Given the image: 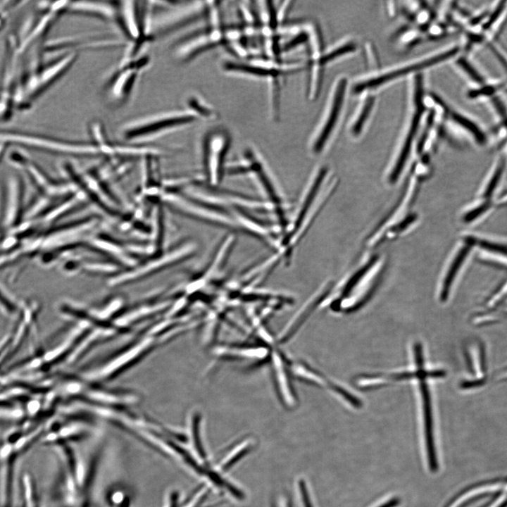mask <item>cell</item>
I'll return each mask as SVG.
<instances>
[{
  "label": "cell",
  "instance_id": "cell-1",
  "mask_svg": "<svg viewBox=\"0 0 507 507\" xmlns=\"http://www.w3.org/2000/svg\"><path fill=\"white\" fill-rule=\"evenodd\" d=\"M201 118L189 108L158 112L124 123L120 134L131 144H141L158 139Z\"/></svg>",
  "mask_w": 507,
  "mask_h": 507
},
{
  "label": "cell",
  "instance_id": "cell-2",
  "mask_svg": "<svg viewBox=\"0 0 507 507\" xmlns=\"http://www.w3.org/2000/svg\"><path fill=\"white\" fill-rule=\"evenodd\" d=\"M0 144H14L50 154L73 156H104L102 150L92 142H82L39 133L0 129Z\"/></svg>",
  "mask_w": 507,
  "mask_h": 507
},
{
  "label": "cell",
  "instance_id": "cell-3",
  "mask_svg": "<svg viewBox=\"0 0 507 507\" xmlns=\"http://www.w3.org/2000/svg\"><path fill=\"white\" fill-rule=\"evenodd\" d=\"M150 63L148 55L121 60L104 85V94L112 107H120L127 102L141 73Z\"/></svg>",
  "mask_w": 507,
  "mask_h": 507
},
{
  "label": "cell",
  "instance_id": "cell-4",
  "mask_svg": "<svg viewBox=\"0 0 507 507\" xmlns=\"http://www.w3.org/2000/svg\"><path fill=\"white\" fill-rule=\"evenodd\" d=\"M244 152V158L236 164L232 171L234 174L238 172L251 175L258 189L265 196L266 202L280 215V219L283 218L281 214L284 205L282 193L260 154L251 147Z\"/></svg>",
  "mask_w": 507,
  "mask_h": 507
},
{
  "label": "cell",
  "instance_id": "cell-5",
  "mask_svg": "<svg viewBox=\"0 0 507 507\" xmlns=\"http://www.w3.org/2000/svg\"><path fill=\"white\" fill-rule=\"evenodd\" d=\"M77 52L70 51L42 67L32 75L20 90L17 107L24 108L59 80L75 63Z\"/></svg>",
  "mask_w": 507,
  "mask_h": 507
},
{
  "label": "cell",
  "instance_id": "cell-6",
  "mask_svg": "<svg viewBox=\"0 0 507 507\" xmlns=\"http://www.w3.org/2000/svg\"><path fill=\"white\" fill-rule=\"evenodd\" d=\"M230 143V135L223 128L211 129L204 136L202 161L207 180L213 186H218L223 180Z\"/></svg>",
  "mask_w": 507,
  "mask_h": 507
},
{
  "label": "cell",
  "instance_id": "cell-7",
  "mask_svg": "<svg viewBox=\"0 0 507 507\" xmlns=\"http://www.w3.org/2000/svg\"><path fill=\"white\" fill-rule=\"evenodd\" d=\"M299 62H282L270 58L241 59L225 61L223 70L232 74L275 80L299 71Z\"/></svg>",
  "mask_w": 507,
  "mask_h": 507
},
{
  "label": "cell",
  "instance_id": "cell-8",
  "mask_svg": "<svg viewBox=\"0 0 507 507\" xmlns=\"http://www.w3.org/2000/svg\"><path fill=\"white\" fill-rule=\"evenodd\" d=\"M161 196L163 202L184 215L220 226L238 227L235 219L195 199L169 191L163 192Z\"/></svg>",
  "mask_w": 507,
  "mask_h": 507
},
{
  "label": "cell",
  "instance_id": "cell-9",
  "mask_svg": "<svg viewBox=\"0 0 507 507\" xmlns=\"http://www.w3.org/2000/svg\"><path fill=\"white\" fill-rule=\"evenodd\" d=\"M196 249L195 243L186 242L156 258L147 261L139 265L134 266L128 271L120 273L117 277L110 280V284L117 285L146 277V275L184 260L194 253Z\"/></svg>",
  "mask_w": 507,
  "mask_h": 507
},
{
  "label": "cell",
  "instance_id": "cell-10",
  "mask_svg": "<svg viewBox=\"0 0 507 507\" xmlns=\"http://www.w3.org/2000/svg\"><path fill=\"white\" fill-rule=\"evenodd\" d=\"M459 51V46L452 47L446 50V51L438 54L431 58H426L418 63L411 64L408 66L403 67V68L397 69L394 71L387 73V74L361 82L355 87L354 92L356 93H359L365 89L380 86L392 80H395L399 77L407 75L409 73L420 70L425 68L432 66L433 65L437 64L439 63L448 60L450 58L453 57L454 56L458 54Z\"/></svg>",
  "mask_w": 507,
  "mask_h": 507
},
{
  "label": "cell",
  "instance_id": "cell-11",
  "mask_svg": "<svg viewBox=\"0 0 507 507\" xmlns=\"http://www.w3.org/2000/svg\"><path fill=\"white\" fill-rule=\"evenodd\" d=\"M346 78H342L335 87L333 99L327 116L311 143V151L315 154L323 150L339 117L346 87Z\"/></svg>",
  "mask_w": 507,
  "mask_h": 507
},
{
  "label": "cell",
  "instance_id": "cell-12",
  "mask_svg": "<svg viewBox=\"0 0 507 507\" xmlns=\"http://www.w3.org/2000/svg\"><path fill=\"white\" fill-rule=\"evenodd\" d=\"M425 379L426 377L419 379L423 399L425 448L430 470L432 472H436L438 469V463L433 432L432 404L429 388L426 384Z\"/></svg>",
  "mask_w": 507,
  "mask_h": 507
},
{
  "label": "cell",
  "instance_id": "cell-13",
  "mask_svg": "<svg viewBox=\"0 0 507 507\" xmlns=\"http://www.w3.org/2000/svg\"><path fill=\"white\" fill-rule=\"evenodd\" d=\"M67 12L89 15L103 20L116 21L117 4L106 1H69Z\"/></svg>",
  "mask_w": 507,
  "mask_h": 507
},
{
  "label": "cell",
  "instance_id": "cell-14",
  "mask_svg": "<svg viewBox=\"0 0 507 507\" xmlns=\"http://www.w3.org/2000/svg\"><path fill=\"white\" fill-rule=\"evenodd\" d=\"M416 105L417 111L412 120L409 131L403 144L401 153L398 157V159L396 161V164L394 166L389 175V181L392 182H394L396 181L403 168L404 164L408 157L415 132L420 123V116L423 112V104Z\"/></svg>",
  "mask_w": 507,
  "mask_h": 507
},
{
  "label": "cell",
  "instance_id": "cell-15",
  "mask_svg": "<svg viewBox=\"0 0 507 507\" xmlns=\"http://www.w3.org/2000/svg\"><path fill=\"white\" fill-rule=\"evenodd\" d=\"M472 246V244L465 239V244L461 247L459 251L457 252V254H456L451 261L443 281L440 294V299L442 301H445L447 299L450 288L454 281L456 275L458 273L462 264L464 263Z\"/></svg>",
  "mask_w": 507,
  "mask_h": 507
},
{
  "label": "cell",
  "instance_id": "cell-16",
  "mask_svg": "<svg viewBox=\"0 0 507 507\" xmlns=\"http://www.w3.org/2000/svg\"><path fill=\"white\" fill-rule=\"evenodd\" d=\"M450 115L455 123L468 132L477 144L484 146L487 143L485 131L475 120L456 111H451Z\"/></svg>",
  "mask_w": 507,
  "mask_h": 507
},
{
  "label": "cell",
  "instance_id": "cell-17",
  "mask_svg": "<svg viewBox=\"0 0 507 507\" xmlns=\"http://www.w3.org/2000/svg\"><path fill=\"white\" fill-rule=\"evenodd\" d=\"M507 87V80L486 82L476 86L467 92V97L472 100H489L498 96Z\"/></svg>",
  "mask_w": 507,
  "mask_h": 507
},
{
  "label": "cell",
  "instance_id": "cell-18",
  "mask_svg": "<svg viewBox=\"0 0 507 507\" xmlns=\"http://www.w3.org/2000/svg\"><path fill=\"white\" fill-rule=\"evenodd\" d=\"M457 65L465 73V75L472 81L477 86L487 82L485 76L478 70L472 63L467 58L461 57L457 61Z\"/></svg>",
  "mask_w": 507,
  "mask_h": 507
},
{
  "label": "cell",
  "instance_id": "cell-19",
  "mask_svg": "<svg viewBox=\"0 0 507 507\" xmlns=\"http://www.w3.org/2000/svg\"><path fill=\"white\" fill-rule=\"evenodd\" d=\"M466 239L472 246H478L487 251L507 257V245L506 244L475 237H467Z\"/></svg>",
  "mask_w": 507,
  "mask_h": 507
},
{
  "label": "cell",
  "instance_id": "cell-20",
  "mask_svg": "<svg viewBox=\"0 0 507 507\" xmlns=\"http://www.w3.org/2000/svg\"><path fill=\"white\" fill-rule=\"evenodd\" d=\"M506 161L504 157H501L494 170L492 177L484 189L482 197L484 200H490L492 194L497 187L505 168Z\"/></svg>",
  "mask_w": 507,
  "mask_h": 507
},
{
  "label": "cell",
  "instance_id": "cell-21",
  "mask_svg": "<svg viewBox=\"0 0 507 507\" xmlns=\"http://www.w3.org/2000/svg\"><path fill=\"white\" fill-rule=\"evenodd\" d=\"M373 104L374 99L373 97H370L367 99V101H365L361 112L352 128V132L354 134H358L361 132L365 120L369 115Z\"/></svg>",
  "mask_w": 507,
  "mask_h": 507
},
{
  "label": "cell",
  "instance_id": "cell-22",
  "mask_svg": "<svg viewBox=\"0 0 507 507\" xmlns=\"http://www.w3.org/2000/svg\"><path fill=\"white\" fill-rule=\"evenodd\" d=\"M492 111L501 121L507 118V103L500 94L489 100Z\"/></svg>",
  "mask_w": 507,
  "mask_h": 507
},
{
  "label": "cell",
  "instance_id": "cell-23",
  "mask_svg": "<svg viewBox=\"0 0 507 507\" xmlns=\"http://www.w3.org/2000/svg\"><path fill=\"white\" fill-rule=\"evenodd\" d=\"M355 49L356 46L353 44L342 46L326 54L321 56L320 58V65H323L343 54L353 51Z\"/></svg>",
  "mask_w": 507,
  "mask_h": 507
},
{
  "label": "cell",
  "instance_id": "cell-24",
  "mask_svg": "<svg viewBox=\"0 0 507 507\" xmlns=\"http://www.w3.org/2000/svg\"><path fill=\"white\" fill-rule=\"evenodd\" d=\"M492 207L491 200H484L481 204L470 210L463 217L465 223H470L481 217Z\"/></svg>",
  "mask_w": 507,
  "mask_h": 507
},
{
  "label": "cell",
  "instance_id": "cell-25",
  "mask_svg": "<svg viewBox=\"0 0 507 507\" xmlns=\"http://www.w3.org/2000/svg\"><path fill=\"white\" fill-rule=\"evenodd\" d=\"M0 308L8 315H14L18 311V306L0 285Z\"/></svg>",
  "mask_w": 507,
  "mask_h": 507
},
{
  "label": "cell",
  "instance_id": "cell-26",
  "mask_svg": "<svg viewBox=\"0 0 507 507\" xmlns=\"http://www.w3.org/2000/svg\"><path fill=\"white\" fill-rule=\"evenodd\" d=\"M301 495H302V499L303 501V503L305 505V507H313L312 504L311 503V501L309 500V497L308 496V493L306 489V487L303 485V484H301Z\"/></svg>",
  "mask_w": 507,
  "mask_h": 507
},
{
  "label": "cell",
  "instance_id": "cell-27",
  "mask_svg": "<svg viewBox=\"0 0 507 507\" xmlns=\"http://www.w3.org/2000/svg\"><path fill=\"white\" fill-rule=\"evenodd\" d=\"M400 503V499L397 497H393L389 500H387L386 502L380 504L377 507H396Z\"/></svg>",
  "mask_w": 507,
  "mask_h": 507
},
{
  "label": "cell",
  "instance_id": "cell-28",
  "mask_svg": "<svg viewBox=\"0 0 507 507\" xmlns=\"http://www.w3.org/2000/svg\"><path fill=\"white\" fill-rule=\"evenodd\" d=\"M8 146L4 144H0V164L3 159V157L4 156L6 149Z\"/></svg>",
  "mask_w": 507,
  "mask_h": 507
},
{
  "label": "cell",
  "instance_id": "cell-29",
  "mask_svg": "<svg viewBox=\"0 0 507 507\" xmlns=\"http://www.w3.org/2000/svg\"><path fill=\"white\" fill-rule=\"evenodd\" d=\"M2 22H3L2 18H1V14H0V27H1V25H2Z\"/></svg>",
  "mask_w": 507,
  "mask_h": 507
}]
</instances>
